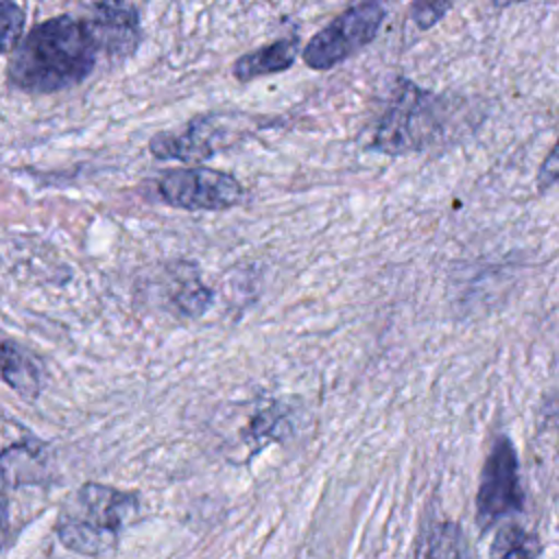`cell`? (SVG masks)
Returning <instances> with one entry per match:
<instances>
[{"mask_svg": "<svg viewBox=\"0 0 559 559\" xmlns=\"http://www.w3.org/2000/svg\"><path fill=\"white\" fill-rule=\"evenodd\" d=\"M297 50H299V37L290 35V37L273 41L271 46H264V48H258L253 52L238 57L231 72L242 83L253 81L258 76L280 74L295 63Z\"/></svg>", "mask_w": 559, "mask_h": 559, "instance_id": "11", "label": "cell"}, {"mask_svg": "<svg viewBox=\"0 0 559 559\" xmlns=\"http://www.w3.org/2000/svg\"><path fill=\"white\" fill-rule=\"evenodd\" d=\"M0 382L24 400H35L44 386L41 365L17 343L0 341Z\"/></svg>", "mask_w": 559, "mask_h": 559, "instance_id": "10", "label": "cell"}, {"mask_svg": "<svg viewBox=\"0 0 559 559\" xmlns=\"http://www.w3.org/2000/svg\"><path fill=\"white\" fill-rule=\"evenodd\" d=\"M437 129L439 98L402 79L397 81L391 105L373 133L371 148L391 155L417 151L437 135Z\"/></svg>", "mask_w": 559, "mask_h": 559, "instance_id": "3", "label": "cell"}, {"mask_svg": "<svg viewBox=\"0 0 559 559\" xmlns=\"http://www.w3.org/2000/svg\"><path fill=\"white\" fill-rule=\"evenodd\" d=\"M157 192L168 205L190 212L227 210L238 205L245 197L236 177L203 166L164 173L157 181Z\"/></svg>", "mask_w": 559, "mask_h": 559, "instance_id": "6", "label": "cell"}, {"mask_svg": "<svg viewBox=\"0 0 559 559\" xmlns=\"http://www.w3.org/2000/svg\"><path fill=\"white\" fill-rule=\"evenodd\" d=\"M7 531H9V520H7L4 504L0 502V546H2V544H4V539H7Z\"/></svg>", "mask_w": 559, "mask_h": 559, "instance_id": "15", "label": "cell"}, {"mask_svg": "<svg viewBox=\"0 0 559 559\" xmlns=\"http://www.w3.org/2000/svg\"><path fill=\"white\" fill-rule=\"evenodd\" d=\"M223 127L218 118L203 116L188 122L179 131H162L151 138L148 151L157 159H177V162H201L216 153V140Z\"/></svg>", "mask_w": 559, "mask_h": 559, "instance_id": "8", "label": "cell"}, {"mask_svg": "<svg viewBox=\"0 0 559 559\" xmlns=\"http://www.w3.org/2000/svg\"><path fill=\"white\" fill-rule=\"evenodd\" d=\"M24 31V11L15 0H0V55L15 48Z\"/></svg>", "mask_w": 559, "mask_h": 559, "instance_id": "13", "label": "cell"}, {"mask_svg": "<svg viewBox=\"0 0 559 559\" xmlns=\"http://www.w3.org/2000/svg\"><path fill=\"white\" fill-rule=\"evenodd\" d=\"M50 474V454L46 443L24 439L0 452V476L11 487L41 485Z\"/></svg>", "mask_w": 559, "mask_h": 559, "instance_id": "9", "label": "cell"}, {"mask_svg": "<svg viewBox=\"0 0 559 559\" xmlns=\"http://www.w3.org/2000/svg\"><path fill=\"white\" fill-rule=\"evenodd\" d=\"M96 55L85 20L57 15L33 26L15 44L7 76L26 94H55L81 83L94 70Z\"/></svg>", "mask_w": 559, "mask_h": 559, "instance_id": "1", "label": "cell"}, {"mask_svg": "<svg viewBox=\"0 0 559 559\" xmlns=\"http://www.w3.org/2000/svg\"><path fill=\"white\" fill-rule=\"evenodd\" d=\"M539 552V537L515 522L502 524L489 546V559H537Z\"/></svg>", "mask_w": 559, "mask_h": 559, "instance_id": "12", "label": "cell"}, {"mask_svg": "<svg viewBox=\"0 0 559 559\" xmlns=\"http://www.w3.org/2000/svg\"><path fill=\"white\" fill-rule=\"evenodd\" d=\"M515 2H522V0H493L496 7H509V4H515Z\"/></svg>", "mask_w": 559, "mask_h": 559, "instance_id": "16", "label": "cell"}, {"mask_svg": "<svg viewBox=\"0 0 559 559\" xmlns=\"http://www.w3.org/2000/svg\"><path fill=\"white\" fill-rule=\"evenodd\" d=\"M140 511V496L103 483L81 485L61 507L55 533L59 542L83 557L111 550Z\"/></svg>", "mask_w": 559, "mask_h": 559, "instance_id": "2", "label": "cell"}, {"mask_svg": "<svg viewBox=\"0 0 559 559\" xmlns=\"http://www.w3.org/2000/svg\"><path fill=\"white\" fill-rule=\"evenodd\" d=\"M454 4V0H413L411 17L417 28L435 26Z\"/></svg>", "mask_w": 559, "mask_h": 559, "instance_id": "14", "label": "cell"}, {"mask_svg": "<svg viewBox=\"0 0 559 559\" xmlns=\"http://www.w3.org/2000/svg\"><path fill=\"white\" fill-rule=\"evenodd\" d=\"M524 491L520 483L518 454L513 443L500 435L483 465L478 493H476V520L480 528H487L509 513L522 511Z\"/></svg>", "mask_w": 559, "mask_h": 559, "instance_id": "5", "label": "cell"}, {"mask_svg": "<svg viewBox=\"0 0 559 559\" xmlns=\"http://www.w3.org/2000/svg\"><path fill=\"white\" fill-rule=\"evenodd\" d=\"M391 0H360L319 31L304 48V61L312 70H330L356 55L378 35Z\"/></svg>", "mask_w": 559, "mask_h": 559, "instance_id": "4", "label": "cell"}, {"mask_svg": "<svg viewBox=\"0 0 559 559\" xmlns=\"http://www.w3.org/2000/svg\"><path fill=\"white\" fill-rule=\"evenodd\" d=\"M98 52L124 59L140 44V15L129 0H96L83 17Z\"/></svg>", "mask_w": 559, "mask_h": 559, "instance_id": "7", "label": "cell"}]
</instances>
